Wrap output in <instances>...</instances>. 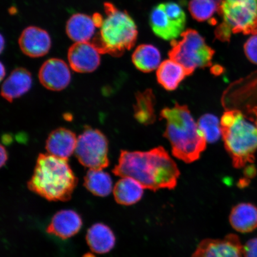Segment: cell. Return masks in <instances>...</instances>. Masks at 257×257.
<instances>
[{
	"label": "cell",
	"mask_w": 257,
	"mask_h": 257,
	"mask_svg": "<svg viewBox=\"0 0 257 257\" xmlns=\"http://www.w3.org/2000/svg\"><path fill=\"white\" fill-rule=\"evenodd\" d=\"M112 172L121 178H133L144 189L153 191L174 189L180 176L174 160L162 147L149 152L122 150Z\"/></svg>",
	"instance_id": "obj_1"
},
{
	"label": "cell",
	"mask_w": 257,
	"mask_h": 257,
	"mask_svg": "<svg viewBox=\"0 0 257 257\" xmlns=\"http://www.w3.org/2000/svg\"><path fill=\"white\" fill-rule=\"evenodd\" d=\"M160 115L166 121L164 136L171 144L173 156L187 163L200 158L207 141L187 106L176 104L164 108Z\"/></svg>",
	"instance_id": "obj_2"
},
{
	"label": "cell",
	"mask_w": 257,
	"mask_h": 257,
	"mask_svg": "<svg viewBox=\"0 0 257 257\" xmlns=\"http://www.w3.org/2000/svg\"><path fill=\"white\" fill-rule=\"evenodd\" d=\"M78 182L67 160L40 154L28 187L48 201H67L71 199Z\"/></svg>",
	"instance_id": "obj_3"
},
{
	"label": "cell",
	"mask_w": 257,
	"mask_h": 257,
	"mask_svg": "<svg viewBox=\"0 0 257 257\" xmlns=\"http://www.w3.org/2000/svg\"><path fill=\"white\" fill-rule=\"evenodd\" d=\"M105 18L91 43L100 54L120 57L136 45L138 32L136 22L126 11L110 3L104 5Z\"/></svg>",
	"instance_id": "obj_4"
},
{
	"label": "cell",
	"mask_w": 257,
	"mask_h": 257,
	"mask_svg": "<svg viewBox=\"0 0 257 257\" xmlns=\"http://www.w3.org/2000/svg\"><path fill=\"white\" fill-rule=\"evenodd\" d=\"M225 149L232 159L234 168H244L252 163L257 151V127L237 110L224 112L221 121Z\"/></svg>",
	"instance_id": "obj_5"
},
{
	"label": "cell",
	"mask_w": 257,
	"mask_h": 257,
	"mask_svg": "<svg viewBox=\"0 0 257 257\" xmlns=\"http://www.w3.org/2000/svg\"><path fill=\"white\" fill-rule=\"evenodd\" d=\"M218 15L222 18L214 31L221 42L232 34H257V0H220Z\"/></svg>",
	"instance_id": "obj_6"
},
{
	"label": "cell",
	"mask_w": 257,
	"mask_h": 257,
	"mask_svg": "<svg viewBox=\"0 0 257 257\" xmlns=\"http://www.w3.org/2000/svg\"><path fill=\"white\" fill-rule=\"evenodd\" d=\"M181 36V40L171 42L170 59L182 64L189 76L197 69L211 66L215 51L197 31L188 29Z\"/></svg>",
	"instance_id": "obj_7"
},
{
	"label": "cell",
	"mask_w": 257,
	"mask_h": 257,
	"mask_svg": "<svg viewBox=\"0 0 257 257\" xmlns=\"http://www.w3.org/2000/svg\"><path fill=\"white\" fill-rule=\"evenodd\" d=\"M108 142L98 130L86 127L77 140L75 156L79 163L90 169L102 170L109 166Z\"/></svg>",
	"instance_id": "obj_8"
},
{
	"label": "cell",
	"mask_w": 257,
	"mask_h": 257,
	"mask_svg": "<svg viewBox=\"0 0 257 257\" xmlns=\"http://www.w3.org/2000/svg\"><path fill=\"white\" fill-rule=\"evenodd\" d=\"M149 21L151 28L157 37L164 40L173 41L184 32L186 15L178 3H162L153 8Z\"/></svg>",
	"instance_id": "obj_9"
},
{
	"label": "cell",
	"mask_w": 257,
	"mask_h": 257,
	"mask_svg": "<svg viewBox=\"0 0 257 257\" xmlns=\"http://www.w3.org/2000/svg\"><path fill=\"white\" fill-rule=\"evenodd\" d=\"M192 257H244L243 245L234 234L223 239H206L199 243Z\"/></svg>",
	"instance_id": "obj_10"
},
{
	"label": "cell",
	"mask_w": 257,
	"mask_h": 257,
	"mask_svg": "<svg viewBox=\"0 0 257 257\" xmlns=\"http://www.w3.org/2000/svg\"><path fill=\"white\" fill-rule=\"evenodd\" d=\"M38 77L45 88L54 91L65 89L71 80L68 65L57 58L48 60L42 65Z\"/></svg>",
	"instance_id": "obj_11"
},
{
	"label": "cell",
	"mask_w": 257,
	"mask_h": 257,
	"mask_svg": "<svg viewBox=\"0 0 257 257\" xmlns=\"http://www.w3.org/2000/svg\"><path fill=\"white\" fill-rule=\"evenodd\" d=\"M100 53L91 42L75 43L68 51L70 67L76 72L85 73L95 71L101 63Z\"/></svg>",
	"instance_id": "obj_12"
},
{
	"label": "cell",
	"mask_w": 257,
	"mask_h": 257,
	"mask_svg": "<svg viewBox=\"0 0 257 257\" xmlns=\"http://www.w3.org/2000/svg\"><path fill=\"white\" fill-rule=\"evenodd\" d=\"M21 50L30 57H43L49 52L51 40L46 31L37 27H29L22 32L19 39Z\"/></svg>",
	"instance_id": "obj_13"
},
{
	"label": "cell",
	"mask_w": 257,
	"mask_h": 257,
	"mask_svg": "<svg viewBox=\"0 0 257 257\" xmlns=\"http://www.w3.org/2000/svg\"><path fill=\"white\" fill-rule=\"evenodd\" d=\"M82 226L80 215L71 210L58 211L47 228L48 233L62 239H67L75 235Z\"/></svg>",
	"instance_id": "obj_14"
},
{
	"label": "cell",
	"mask_w": 257,
	"mask_h": 257,
	"mask_svg": "<svg viewBox=\"0 0 257 257\" xmlns=\"http://www.w3.org/2000/svg\"><path fill=\"white\" fill-rule=\"evenodd\" d=\"M77 140L75 133L66 128H58L48 136L46 149L48 154L68 160L75 152Z\"/></svg>",
	"instance_id": "obj_15"
},
{
	"label": "cell",
	"mask_w": 257,
	"mask_h": 257,
	"mask_svg": "<svg viewBox=\"0 0 257 257\" xmlns=\"http://www.w3.org/2000/svg\"><path fill=\"white\" fill-rule=\"evenodd\" d=\"M32 75L28 70L19 67L13 71L2 86V95L12 102L30 91L32 87Z\"/></svg>",
	"instance_id": "obj_16"
},
{
	"label": "cell",
	"mask_w": 257,
	"mask_h": 257,
	"mask_svg": "<svg viewBox=\"0 0 257 257\" xmlns=\"http://www.w3.org/2000/svg\"><path fill=\"white\" fill-rule=\"evenodd\" d=\"M229 222L237 232H253L257 229V207L249 202L236 205L230 211Z\"/></svg>",
	"instance_id": "obj_17"
},
{
	"label": "cell",
	"mask_w": 257,
	"mask_h": 257,
	"mask_svg": "<svg viewBox=\"0 0 257 257\" xmlns=\"http://www.w3.org/2000/svg\"><path fill=\"white\" fill-rule=\"evenodd\" d=\"M96 25L92 16L82 14L73 15L67 22V36L75 43L89 42L94 37Z\"/></svg>",
	"instance_id": "obj_18"
},
{
	"label": "cell",
	"mask_w": 257,
	"mask_h": 257,
	"mask_svg": "<svg viewBox=\"0 0 257 257\" xmlns=\"http://www.w3.org/2000/svg\"><path fill=\"white\" fill-rule=\"evenodd\" d=\"M86 242L92 251L103 254L113 249L115 237L110 228L102 223H96L89 228L86 236Z\"/></svg>",
	"instance_id": "obj_19"
},
{
	"label": "cell",
	"mask_w": 257,
	"mask_h": 257,
	"mask_svg": "<svg viewBox=\"0 0 257 257\" xmlns=\"http://www.w3.org/2000/svg\"><path fill=\"white\" fill-rule=\"evenodd\" d=\"M187 76L184 67L171 59L161 63L157 71V80L168 91H174Z\"/></svg>",
	"instance_id": "obj_20"
},
{
	"label": "cell",
	"mask_w": 257,
	"mask_h": 257,
	"mask_svg": "<svg viewBox=\"0 0 257 257\" xmlns=\"http://www.w3.org/2000/svg\"><path fill=\"white\" fill-rule=\"evenodd\" d=\"M144 188L133 178L124 177L114 186L113 194L115 201L123 205L137 203L142 198Z\"/></svg>",
	"instance_id": "obj_21"
},
{
	"label": "cell",
	"mask_w": 257,
	"mask_h": 257,
	"mask_svg": "<svg viewBox=\"0 0 257 257\" xmlns=\"http://www.w3.org/2000/svg\"><path fill=\"white\" fill-rule=\"evenodd\" d=\"M132 59L140 71L150 72L160 65L161 54L158 48L153 45L142 44L134 51Z\"/></svg>",
	"instance_id": "obj_22"
},
{
	"label": "cell",
	"mask_w": 257,
	"mask_h": 257,
	"mask_svg": "<svg viewBox=\"0 0 257 257\" xmlns=\"http://www.w3.org/2000/svg\"><path fill=\"white\" fill-rule=\"evenodd\" d=\"M85 187L93 195L107 197L112 191L111 176L102 170L89 169L84 178Z\"/></svg>",
	"instance_id": "obj_23"
},
{
	"label": "cell",
	"mask_w": 257,
	"mask_h": 257,
	"mask_svg": "<svg viewBox=\"0 0 257 257\" xmlns=\"http://www.w3.org/2000/svg\"><path fill=\"white\" fill-rule=\"evenodd\" d=\"M155 100L152 90L138 93L137 102L134 105V115L140 123L148 125L156 120Z\"/></svg>",
	"instance_id": "obj_24"
},
{
	"label": "cell",
	"mask_w": 257,
	"mask_h": 257,
	"mask_svg": "<svg viewBox=\"0 0 257 257\" xmlns=\"http://www.w3.org/2000/svg\"><path fill=\"white\" fill-rule=\"evenodd\" d=\"M220 5V0H191L188 9L195 20L200 22L208 21L216 25L217 21L213 17L218 14Z\"/></svg>",
	"instance_id": "obj_25"
},
{
	"label": "cell",
	"mask_w": 257,
	"mask_h": 257,
	"mask_svg": "<svg viewBox=\"0 0 257 257\" xmlns=\"http://www.w3.org/2000/svg\"><path fill=\"white\" fill-rule=\"evenodd\" d=\"M198 124L207 142L213 143L219 139L221 135V124L216 115L204 114L199 120Z\"/></svg>",
	"instance_id": "obj_26"
},
{
	"label": "cell",
	"mask_w": 257,
	"mask_h": 257,
	"mask_svg": "<svg viewBox=\"0 0 257 257\" xmlns=\"http://www.w3.org/2000/svg\"><path fill=\"white\" fill-rule=\"evenodd\" d=\"M244 51L250 62L257 64V34L252 35L246 41Z\"/></svg>",
	"instance_id": "obj_27"
},
{
	"label": "cell",
	"mask_w": 257,
	"mask_h": 257,
	"mask_svg": "<svg viewBox=\"0 0 257 257\" xmlns=\"http://www.w3.org/2000/svg\"><path fill=\"white\" fill-rule=\"evenodd\" d=\"M244 257H257V237L247 241L243 245Z\"/></svg>",
	"instance_id": "obj_28"
},
{
	"label": "cell",
	"mask_w": 257,
	"mask_h": 257,
	"mask_svg": "<svg viewBox=\"0 0 257 257\" xmlns=\"http://www.w3.org/2000/svg\"><path fill=\"white\" fill-rule=\"evenodd\" d=\"M8 160V153L4 146H1V167L6 165Z\"/></svg>",
	"instance_id": "obj_29"
},
{
	"label": "cell",
	"mask_w": 257,
	"mask_h": 257,
	"mask_svg": "<svg viewBox=\"0 0 257 257\" xmlns=\"http://www.w3.org/2000/svg\"><path fill=\"white\" fill-rule=\"evenodd\" d=\"M249 112L250 115L252 116V117H250V118H251L250 120L255 123L257 127V106H255V107H253L250 109Z\"/></svg>",
	"instance_id": "obj_30"
},
{
	"label": "cell",
	"mask_w": 257,
	"mask_h": 257,
	"mask_svg": "<svg viewBox=\"0 0 257 257\" xmlns=\"http://www.w3.org/2000/svg\"><path fill=\"white\" fill-rule=\"evenodd\" d=\"M245 173L246 176L248 178H252L253 176L255 175L256 170L252 166H250V168L246 169Z\"/></svg>",
	"instance_id": "obj_31"
},
{
	"label": "cell",
	"mask_w": 257,
	"mask_h": 257,
	"mask_svg": "<svg viewBox=\"0 0 257 257\" xmlns=\"http://www.w3.org/2000/svg\"><path fill=\"white\" fill-rule=\"evenodd\" d=\"M6 75V69L3 63H1V80H3Z\"/></svg>",
	"instance_id": "obj_32"
},
{
	"label": "cell",
	"mask_w": 257,
	"mask_h": 257,
	"mask_svg": "<svg viewBox=\"0 0 257 257\" xmlns=\"http://www.w3.org/2000/svg\"><path fill=\"white\" fill-rule=\"evenodd\" d=\"M1 41H2V44H1V51L2 52H3V49H4V46H5V40H4V38L3 37V36H2V38H1Z\"/></svg>",
	"instance_id": "obj_33"
},
{
	"label": "cell",
	"mask_w": 257,
	"mask_h": 257,
	"mask_svg": "<svg viewBox=\"0 0 257 257\" xmlns=\"http://www.w3.org/2000/svg\"><path fill=\"white\" fill-rule=\"evenodd\" d=\"M83 257H95L94 255L92 254L91 253H86Z\"/></svg>",
	"instance_id": "obj_34"
}]
</instances>
